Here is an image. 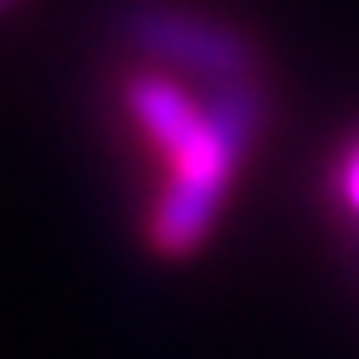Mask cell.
<instances>
[{
  "label": "cell",
  "instance_id": "obj_1",
  "mask_svg": "<svg viewBox=\"0 0 359 359\" xmlns=\"http://www.w3.org/2000/svg\"><path fill=\"white\" fill-rule=\"evenodd\" d=\"M243 146H233L214 121H209V141L189 156L170 161V184L151 214V243L161 252H189L194 243L209 233L219 204H224V189H229V175L238 165Z\"/></svg>",
  "mask_w": 359,
  "mask_h": 359
},
{
  "label": "cell",
  "instance_id": "obj_2",
  "mask_svg": "<svg viewBox=\"0 0 359 359\" xmlns=\"http://www.w3.org/2000/svg\"><path fill=\"white\" fill-rule=\"evenodd\" d=\"M136 49L156 54V59L189 68L199 78H214L219 83H243L252 54L233 29L214 25V20H199V15H184V10H161V5H141L131 20H126Z\"/></svg>",
  "mask_w": 359,
  "mask_h": 359
},
{
  "label": "cell",
  "instance_id": "obj_3",
  "mask_svg": "<svg viewBox=\"0 0 359 359\" xmlns=\"http://www.w3.org/2000/svg\"><path fill=\"white\" fill-rule=\"evenodd\" d=\"M126 97H131L141 131L165 151V161H180L209 141V112L194 107L170 78H136Z\"/></svg>",
  "mask_w": 359,
  "mask_h": 359
},
{
  "label": "cell",
  "instance_id": "obj_4",
  "mask_svg": "<svg viewBox=\"0 0 359 359\" xmlns=\"http://www.w3.org/2000/svg\"><path fill=\"white\" fill-rule=\"evenodd\" d=\"M0 5H5V0H0Z\"/></svg>",
  "mask_w": 359,
  "mask_h": 359
}]
</instances>
